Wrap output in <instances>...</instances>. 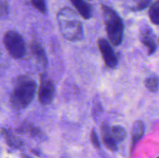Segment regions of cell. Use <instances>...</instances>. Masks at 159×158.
<instances>
[{"label":"cell","instance_id":"1","mask_svg":"<svg viewBox=\"0 0 159 158\" xmlns=\"http://www.w3.org/2000/svg\"><path fill=\"white\" fill-rule=\"evenodd\" d=\"M37 84L26 76H20L16 80L11 94L10 103L14 109L25 108L30 104L35 95Z\"/></svg>","mask_w":159,"mask_h":158},{"label":"cell","instance_id":"2","mask_svg":"<svg viewBox=\"0 0 159 158\" xmlns=\"http://www.w3.org/2000/svg\"><path fill=\"white\" fill-rule=\"evenodd\" d=\"M57 18L61 33L66 40L79 41L83 38V26L72 9L69 8L61 9Z\"/></svg>","mask_w":159,"mask_h":158},{"label":"cell","instance_id":"3","mask_svg":"<svg viewBox=\"0 0 159 158\" xmlns=\"http://www.w3.org/2000/svg\"><path fill=\"white\" fill-rule=\"evenodd\" d=\"M102 11L109 40L114 46H119L124 39V21L119 14L110 6L102 5Z\"/></svg>","mask_w":159,"mask_h":158},{"label":"cell","instance_id":"4","mask_svg":"<svg viewBox=\"0 0 159 158\" xmlns=\"http://www.w3.org/2000/svg\"><path fill=\"white\" fill-rule=\"evenodd\" d=\"M3 43L9 55L14 59H20L26 54V44L23 37L15 30L5 33Z\"/></svg>","mask_w":159,"mask_h":158},{"label":"cell","instance_id":"5","mask_svg":"<svg viewBox=\"0 0 159 158\" xmlns=\"http://www.w3.org/2000/svg\"><path fill=\"white\" fill-rule=\"evenodd\" d=\"M55 94V88L53 81L43 74L40 77V85L37 91L38 101L42 105H49L54 99Z\"/></svg>","mask_w":159,"mask_h":158},{"label":"cell","instance_id":"6","mask_svg":"<svg viewBox=\"0 0 159 158\" xmlns=\"http://www.w3.org/2000/svg\"><path fill=\"white\" fill-rule=\"evenodd\" d=\"M98 47L106 65L110 68H115L118 64V59L110 42L104 38L98 40Z\"/></svg>","mask_w":159,"mask_h":158},{"label":"cell","instance_id":"7","mask_svg":"<svg viewBox=\"0 0 159 158\" xmlns=\"http://www.w3.org/2000/svg\"><path fill=\"white\" fill-rule=\"evenodd\" d=\"M141 43L147 47L149 55H152L156 51L157 45L155 41V36L150 28H146L141 30Z\"/></svg>","mask_w":159,"mask_h":158},{"label":"cell","instance_id":"8","mask_svg":"<svg viewBox=\"0 0 159 158\" xmlns=\"http://www.w3.org/2000/svg\"><path fill=\"white\" fill-rule=\"evenodd\" d=\"M101 130L108 133L117 143L122 142L125 139L126 135H127L125 129L120 125L110 126L108 124L103 123L101 127Z\"/></svg>","mask_w":159,"mask_h":158},{"label":"cell","instance_id":"9","mask_svg":"<svg viewBox=\"0 0 159 158\" xmlns=\"http://www.w3.org/2000/svg\"><path fill=\"white\" fill-rule=\"evenodd\" d=\"M30 51L32 53L34 58L43 66H46L48 64V58H47L46 53L43 46L39 43L38 41L31 42L30 44Z\"/></svg>","mask_w":159,"mask_h":158},{"label":"cell","instance_id":"10","mask_svg":"<svg viewBox=\"0 0 159 158\" xmlns=\"http://www.w3.org/2000/svg\"><path fill=\"white\" fill-rule=\"evenodd\" d=\"M79 13L85 20H89L93 16L92 7L85 0H69Z\"/></svg>","mask_w":159,"mask_h":158},{"label":"cell","instance_id":"11","mask_svg":"<svg viewBox=\"0 0 159 158\" xmlns=\"http://www.w3.org/2000/svg\"><path fill=\"white\" fill-rule=\"evenodd\" d=\"M145 132V126L141 121H136L134 123L131 131V152L133 151L137 143L143 137Z\"/></svg>","mask_w":159,"mask_h":158},{"label":"cell","instance_id":"12","mask_svg":"<svg viewBox=\"0 0 159 158\" xmlns=\"http://www.w3.org/2000/svg\"><path fill=\"white\" fill-rule=\"evenodd\" d=\"M19 131L21 133H28L32 137L40 138L43 136V133L38 127L30 123H23L19 129Z\"/></svg>","mask_w":159,"mask_h":158},{"label":"cell","instance_id":"13","mask_svg":"<svg viewBox=\"0 0 159 158\" xmlns=\"http://www.w3.org/2000/svg\"><path fill=\"white\" fill-rule=\"evenodd\" d=\"M2 133L4 136H6V142L10 147H15V148H20V147L23 146V142L19 137L16 136L15 135L12 134L10 130L3 129Z\"/></svg>","mask_w":159,"mask_h":158},{"label":"cell","instance_id":"14","mask_svg":"<svg viewBox=\"0 0 159 158\" xmlns=\"http://www.w3.org/2000/svg\"><path fill=\"white\" fill-rule=\"evenodd\" d=\"M102 131V142L105 144L106 147L112 151H116L118 150V143L108 133L105 131Z\"/></svg>","mask_w":159,"mask_h":158},{"label":"cell","instance_id":"15","mask_svg":"<svg viewBox=\"0 0 159 158\" xmlns=\"http://www.w3.org/2000/svg\"><path fill=\"white\" fill-rule=\"evenodd\" d=\"M149 17L154 24L159 26V0L155 1L149 9Z\"/></svg>","mask_w":159,"mask_h":158},{"label":"cell","instance_id":"16","mask_svg":"<svg viewBox=\"0 0 159 158\" xmlns=\"http://www.w3.org/2000/svg\"><path fill=\"white\" fill-rule=\"evenodd\" d=\"M145 87L152 92H156L159 89V77L157 76L148 77L144 81Z\"/></svg>","mask_w":159,"mask_h":158},{"label":"cell","instance_id":"17","mask_svg":"<svg viewBox=\"0 0 159 158\" xmlns=\"http://www.w3.org/2000/svg\"><path fill=\"white\" fill-rule=\"evenodd\" d=\"M31 3L36 9L43 14H46L48 9L45 0H30Z\"/></svg>","mask_w":159,"mask_h":158},{"label":"cell","instance_id":"18","mask_svg":"<svg viewBox=\"0 0 159 158\" xmlns=\"http://www.w3.org/2000/svg\"><path fill=\"white\" fill-rule=\"evenodd\" d=\"M152 0H136L135 5L131 8L133 11H141L148 7Z\"/></svg>","mask_w":159,"mask_h":158},{"label":"cell","instance_id":"19","mask_svg":"<svg viewBox=\"0 0 159 158\" xmlns=\"http://www.w3.org/2000/svg\"><path fill=\"white\" fill-rule=\"evenodd\" d=\"M90 139H91V142L93 143V145L96 148H100V143H99V138H98L97 134H96V131L94 129H92L91 133H90Z\"/></svg>","mask_w":159,"mask_h":158},{"label":"cell","instance_id":"20","mask_svg":"<svg viewBox=\"0 0 159 158\" xmlns=\"http://www.w3.org/2000/svg\"><path fill=\"white\" fill-rule=\"evenodd\" d=\"M22 158H31V157L30 156H26V155H23V156H22Z\"/></svg>","mask_w":159,"mask_h":158},{"label":"cell","instance_id":"21","mask_svg":"<svg viewBox=\"0 0 159 158\" xmlns=\"http://www.w3.org/2000/svg\"><path fill=\"white\" fill-rule=\"evenodd\" d=\"M158 43H159V39H158Z\"/></svg>","mask_w":159,"mask_h":158},{"label":"cell","instance_id":"22","mask_svg":"<svg viewBox=\"0 0 159 158\" xmlns=\"http://www.w3.org/2000/svg\"><path fill=\"white\" fill-rule=\"evenodd\" d=\"M157 158H159V156H158V157H157Z\"/></svg>","mask_w":159,"mask_h":158}]
</instances>
